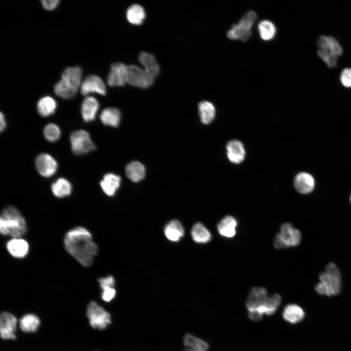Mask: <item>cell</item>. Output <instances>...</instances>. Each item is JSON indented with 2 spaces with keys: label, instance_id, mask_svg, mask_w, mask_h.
<instances>
[{
  "label": "cell",
  "instance_id": "obj_1",
  "mask_svg": "<svg viewBox=\"0 0 351 351\" xmlns=\"http://www.w3.org/2000/svg\"><path fill=\"white\" fill-rule=\"evenodd\" d=\"M64 243L67 251L82 265H92L98 252L97 245L92 241L91 233L85 228L77 227L68 231Z\"/></svg>",
  "mask_w": 351,
  "mask_h": 351
},
{
  "label": "cell",
  "instance_id": "obj_2",
  "mask_svg": "<svg viewBox=\"0 0 351 351\" xmlns=\"http://www.w3.org/2000/svg\"><path fill=\"white\" fill-rule=\"evenodd\" d=\"M0 231L2 234L20 238L27 232L26 222L16 208L9 206L2 212L0 218Z\"/></svg>",
  "mask_w": 351,
  "mask_h": 351
},
{
  "label": "cell",
  "instance_id": "obj_3",
  "mask_svg": "<svg viewBox=\"0 0 351 351\" xmlns=\"http://www.w3.org/2000/svg\"><path fill=\"white\" fill-rule=\"evenodd\" d=\"M81 78L80 67L67 68L62 73L61 79L55 86V93L65 99L73 98L80 87Z\"/></svg>",
  "mask_w": 351,
  "mask_h": 351
},
{
  "label": "cell",
  "instance_id": "obj_4",
  "mask_svg": "<svg viewBox=\"0 0 351 351\" xmlns=\"http://www.w3.org/2000/svg\"><path fill=\"white\" fill-rule=\"evenodd\" d=\"M320 282L315 290L321 295L332 296L337 295L341 289V278L340 271L333 263L327 265L325 272L319 275Z\"/></svg>",
  "mask_w": 351,
  "mask_h": 351
},
{
  "label": "cell",
  "instance_id": "obj_5",
  "mask_svg": "<svg viewBox=\"0 0 351 351\" xmlns=\"http://www.w3.org/2000/svg\"><path fill=\"white\" fill-rule=\"evenodd\" d=\"M257 18L255 12H248L236 24H234L227 33L229 39L247 41L252 35V28Z\"/></svg>",
  "mask_w": 351,
  "mask_h": 351
},
{
  "label": "cell",
  "instance_id": "obj_6",
  "mask_svg": "<svg viewBox=\"0 0 351 351\" xmlns=\"http://www.w3.org/2000/svg\"><path fill=\"white\" fill-rule=\"evenodd\" d=\"M301 240L300 231L289 223L283 224L280 232L276 234L274 240L276 249L294 247L298 245Z\"/></svg>",
  "mask_w": 351,
  "mask_h": 351
},
{
  "label": "cell",
  "instance_id": "obj_7",
  "mask_svg": "<svg viewBox=\"0 0 351 351\" xmlns=\"http://www.w3.org/2000/svg\"><path fill=\"white\" fill-rule=\"evenodd\" d=\"M87 316L90 325L100 330L105 329L111 322L110 314L94 301H91L87 306Z\"/></svg>",
  "mask_w": 351,
  "mask_h": 351
},
{
  "label": "cell",
  "instance_id": "obj_8",
  "mask_svg": "<svg viewBox=\"0 0 351 351\" xmlns=\"http://www.w3.org/2000/svg\"><path fill=\"white\" fill-rule=\"evenodd\" d=\"M70 142L73 152L77 155H84L96 149L89 133L85 130L73 132L70 136Z\"/></svg>",
  "mask_w": 351,
  "mask_h": 351
},
{
  "label": "cell",
  "instance_id": "obj_9",
  "mask_svg": "<svg viewBox=\"0 0 351 351\" xmlns=\"http://www.w3.org/2000/svg\"><path fill=\"white\" fill-rule=\"evenodd\" d=\"M155 78L144 68L134 65L129 66L128 83L133 86L148 88L153 84Z\"/></svg>",
  "mask_w": 351,
  "mask_h": 351
},
{
  "label": "cell",
  "instance_id": "obj_10",
  "mask_svg": "<svg viewBox=\"0 0 351 351\" xmlns=\"http://www.w3.org/2000/svg\"><path fill=\"white\" fill-rule=\"evenodd\" d=\"M128 68L122 63L113 64L107 78L108 84L112 87H118L128 83Z\"/></svg>",
  "mask_w": 351,
  "mask_h": 351
},
{
  "label": "cell",
  "instance_id": "obj_11",
  "mask_svg": "<svg viewBox=\"0 0 351 351\" xmlns=\"http://www.w3.org/2000/svg\"><path fill=\"white\" fill-rule=\"evenodd\" d=\"M35 165L39 173L44 177L52 176L58 169L56 160L46 153L39 154L36 158Z\"/></svg>",
  "mask_w": 351,
  "mask_h": 351
},
{
  "label": "cell",
  "instance_id": "obj_12",
  "mask_svg": "<svg viewBox=\"0 0 351 351\" xmlns=\"http://www.w3.org/2000/svg\"><path fill=\"white\" fill-rule=\"evenodd\" d=\"M80 92L83 95L91 93H96L105 95L106 89L103 80L98 76L91 75L87 76L81 82Z\"/></svg>",
  "mask_w": 351,
  "mask_h": 351
},
{
  "label": "cell",
  "instance_id": "obj_13",
  "mask_svg": "<svg viewBox=\"0 0 351 351\" xmlns=\"http://www.w3.org/2000/svg\"><path fill=\"white\" fill-rule=\"evenodd\" d=\"M269 296L267 290L264 288H252L246 303L248 311H258L265 305Z\"/></svg>",
  "mask_w": 351,
  "mask_h": 351
},
{
  "label": "cell",
  "instance_id": "obj_14",
  "mask_svg": "<svg viewBox=\"0 0 351 351\" xmlns=\"http://www.w3.org/2000/svg\"><path fill=\"white\" fill-rule=\"evenodd\" d=\"M17 319L11 313L2 312L0 317V332L3 339H15Z\"/></svg>",
  "mask_w": 351,
  "mask_h": 351
},
{
  "label": "cell",
  "instance_id": "obj_15",
  "mask_svg": "<svg viewBox=\"0 0 351 351\" xmlns=\"http://www.w3.org/2000/svg\"><path fill=\"white\" fill-rule=\"evenodd\" d=\"M227 155L229 160L233 163L241 162L245 156V150L242 143L237 140L229 141L226 146Z\"/></svg>",
  "mask_w": 351,
  "mask_h": 351
},
{
  "label": "cell",
  "instance_id": "obj_16",
  "mask_svg": "<svg viewBox=\"0 0 351 351\" xmlns=\"http://www.w3.org/2000/svg\"><path fill=\"white\" fill-rule=\"evenodd\" d=\"M294 185L299 193L302 194H309L314 187V180L310 174L301 172L295 176Z\"/></svg>",
  "mask_w": 351,
  "mask_h": 351
},
{
  "label": "cell",
  "instance_id": "obj_17",
  "mask_svg": "<svg viewBox=\"0 0 351 351\" xmlns=\"http://www.w3.org/2000/svg\"><path fill=\"white\" fill-rule=\"evenodd\" d=\"M318 49L332 53L338 57L342 55L343 49L338 41L330 36H321L317 40Z\"/></svg>",
  "mask_w": 351,
  "mask_h": 351
},
{
  "label": "cell",
  "instance_id": "obj_18",
  "mask_svg": "<svg viewBox=\"0 0 351 351\" xmlns=\"http://www.w3.org/2000/svg\"><path fill=\"white\" fill-rule=\"evenodd\" d=\"M99 108L98 101L93 97H86L81 105V115L84 121L89 122L93 120Z\"/></svg>",
  "mask_w": 351,
  "mask_h": 351
},
{
  "label": "cell",
  "instance_id": "obj_19",
  "mask_svg": "<svg viewBox=\"0 0 351 351\" xmlns=\"http://www.w3.org/2000/svg\"><path fill=\"white\" fill-rule=\"evenodd\" d=\"M121 183L119 176L112 173L105 175L100 182L103 191L108 196L114 195L119 188Z\"/></svg>",
  "mask_w": 351,
  "mask_h": 351
},
{
  "label": "cell",
  "instance_id": "obj_20",
  "mask_svg": "<svg viewBox=\"0 0 351 351\" xmlns=\"http://www.w3.org/2000/svg\"><path fill=\"white\" fill-rule=\"evenodd\" d=\"M8 252L14 257L22 258L28 252L29 245L26 241L20 238H14L6 245Z\"/></svg>",
  "mask_w": 351,
  "mask_h": 351
},
{
  "label": "cell",
  "instance_id": "obj_21",
  "mask_svg": "<svg viewBox=\"0 0 351 351\" xmlns=\"http://www.w3.org/2000/svg\"><path fill=\"white\" fill-rule=\"evenodd\" d=\"M237 222L235 218L231 215H227L223 217L217 224V231L222 236L231 238L234 236Z\"/></svg>",
  "mask_w": 351,
  "mask_h": 351
},
{
  "label": "cell",
  "instance_id": "obj_22",
  "mask_svg": "<svg viewBox=\"0 0 351 351\" xmlns=\"http://www.w3.org/2000/svg\"><path fill=\"white\" fill-rule=\"evenodd\" d=\"M138 60L144 69L150 74L155 78L158 76L160 71V67L153 55L142 52L139 55Z\"/></svg>",
  "mask_w": 351,
  "mask_h": 351
},
{
  "label": "cell",
  "instance_id": "obj_23",
  "mask_svg": "<svg viewBox=\"0 0 351 351\" xmlns=\"http://www.w3.org/2000/svg\"><path fill=\"white\" fill-rule=\"evenodd\" d=\"M164 234L171 241L177 242L183 236L184 229L179 221L173 220L168 222L164 228Z\"/></svg>",
  "mask_w": 351,
  "mask_h": 351
},
{
  "label": "cell",
  "instance_id": "obj_24",
  "mask_svg": "<svg viewBox=\"0 0 351 351\" xmlns=\"http://www.w3.org/2000/svg\"><path fill=\"white\" fill-rule=\"evenodd\" d=\"M282 315L284 320L289 323L295 324L304 318L305 312L300 306L295 304H289L285 307Z\"/></svg>",
  "mask_w": 351,
  "mask_h": 351
},
{
  "label": "cell",
  "instance_id": "obj_25",
  "mask_svg": "<svg viewBox=\"0 0 351 351\" xmlns=\"http://www.w3.org/2000/svg\"><path fill=\"white\" fill-rule=\"evenodd\" d=\"M100 118L105 125L117 127L121 119V113L116 108L109 107L104 109L100 115Z\"/></svg>",
  "mask_w": 351,
  "mask_h": 351
},
{
  "label": "cell",
  "instance_id": "obj_26",
  "mask_svg": "<svg viewBox=\"0 0 351 351\" xmlns=\"http://www.w3.org/2000/svg\"><path fill=\"white\" fill-rule=\"evenodd\" d=\"M125 173L131 181L137 182L144 178L145 175V168L140 162L132 161L126 166Z\"/></svg>",
  "mask_w": 351,
  "mask_h": 351
},
{
  "label": "cell",
  "instance_id": "obj_27",
  "mask_svg": "<svg viewBox=\"0 0 351 351\" xmlns=\"http://www.w3.org/2000/svg\"><path fill=\"white\" fill-rule=\"evenodd\" d=\"M198 112L200 120L204 124H208L214 119L215 109L212 103L208 101H202L198 104Z\"/></svg>",
  "mask_w": 351,
  "mask_h": 351
},
{
  "label": "cell",
  "instance_id": "obj_28",
  "mask_svg": "<svg viewBox=\"0 0 351 351\" xmlns=\"http://www.w3.org/2000/svg\"><path fill=\"white\" fill-rule=\"evenodd\" d=\"M191 235L194 241L198 243H206L211 239V234L201 223H195L191 230Z\"/></svg>",
  "mask_w": 351,
  "mask_h": 351
},
{
  "label": "cell",
  "instance_id": "obj_29",
  "mask_svg": "<svg viewBox=\"0 0 351 351\" xmlns=\"http://www.w3.org/2000/svg\"><path fill=\"white\" fill-rule=\"evenodd\" d=\"M144 8L138 4L130 6L126 11V18L131 24L138 25L141 24L145 18Z\"/></svg>",
  "mask_w": 351,
  "mask_h": 351
},
{
  "label": "cell",
  "instance_id": "obj_30",
  "mask_svg": "<svg viewBox=\"0 0 351 351\" xmlns=\"http://www.w3.org/2000/svg\"><path fill=\"white\" fill-rule=\"evenodd\" d=\"M57 108V103L52 97L46 96L41 98L37 104L38 113L42 117L53 114Z\"/></svg>",
  "mask_w": 351,
  "mask_h": 351
},
{
  "label": "cell",
  "instance_id": "obj_31",
  "mask_svg": "<svg viewBox=\"0 0 351 351\" xmlns=\"http://www.w3.org/2000/svg\"><path fill=\"white\" fill-rule=\"evenodd\" d=\"M51 190L56 196L63 197L71 194L72 186L68 180L64 178H60L52 184Z\"/></svg>",
  "mask_w": 351,
  "mask_h": 351
},
{
  "label": "cell",
  "instance_id": "obj_32",
  "mask_svg": "<svg viewBox=\"0 0 351 351\" xmlns=\"http://www.w3.org/2000/svg\"><path fill=\"white\" fill-rule=\"evenodd\" d=\"M40 321L37 316L33 314L24 315L20 320V326L24 332H35L38 328Z\"/></svg>",
  "mask_w": 351,
  "mask_h": 351
},
{
  "label": "cell",
  "instance_id": "obj_33",
  "mask_svg": "<svg viewBox=\"0 0 351 351\" xmlns=\"http://www.w3.org/2000/svg\"><path fill=\"white\" fill-rule=\"evenodd\" d=\"M258 30L260 38L265 41L272 39L276 34L275 25L268 20L261 21L258 23Z\"/></svg>",
  "mask_w": 351,
  "mask_h": 351
},
{
  "label": "cell",
  "instance_id": "obj_34",
  "mask_svg": "<svg viewBox=\"0 0 351 351\" xmlns=\"http://www.w3.org/2000/svg\"><path fill=\"white\" fill-rule=\"evenodd\" d=\"M281 302L280 295L274 293L269 296L265 305L257 311L263 315H272L276 311Z\"/></svg>",
  "mask_w": 351,
  "mask_h": 351
},
{
  "label": "cell",
  "instance_id": "obj_35",
  "mask_svg": "<svg viewBox=\"0 0 351 351\" xmlns=\"http://www.w3.org/2000/svg\"><path fill=\"white\" fill-rule=\"evenodd\" d=\"M184 345L188 348H191L197 351H207L208 344L191 334H187L184 337Z\"/></svg>",
  "mask_w": 351,
  "mask_h": 351
},
{
  "label": "cell",
  "instance_id": "obj_36",
  "mask_svg": "<svg viewBox=\"0 0 351 351\" xmlns=\"http://www.w3.org/2000/svg\"><path fill=\"white\" fill-rule=\"evenodd\" d=\"M43 135L48 141L55 142L59 139L60 136V131L57 125L54 123H49L44 127Z\"/></svg>",
  "mask_w": 351,
  "mask_h": 351
},
{
  "label": "cell",
  "instance_id": "obj_37",
  "mask_svg": "<svg viewBox=\"0 0 351 351\" xmlns=\"http://www.w3.org/2000/svg\"><path fill=\"white\" fill-rule=\"evenodd\" d=\"M317 54L329 68L336 66L338 57L336 55L321 49H318Z\"/></svg>",
  "mask_w": 351,
  "mask_h": 351
},
{
  "label": "cell",
  "instance_id": "obj_38",
  "mask_svg": "<svg viewBox=\"0 0 351 351\" xmlns=\"http://www.w3.org/2000/svg\"><path fill=\"white\" fill-rule=\"evenodd\" d=\"M340 79L344 86L351 88V68L344 69L341 73Z\"/></svg>",
  "mask_w": 351,
  "mask_h": 351
},
{
  "label": "cell",
  "instance_id": "obj_39",
  "mask_svg": "<svg viewBox=\"0 0 351 351\" xmlns=\"http://www.w3.org/2000/svg\"><path fill=\"white\" fill-rule=\"evenodd\" d=\"M116 294V291L113 287H107L102 289L101 297L104 301L109 302L114 298Z\"/></svg>",
  "mask_w": 351,
  "mask_h": 351
},
{
  "label": "cell",
  "instance_id": "obj_40",
  "mask_svg": "<svg viewBox=\"0 0 351 351\" xmlns=\"http://www.w3.org/2000/svg\"><path fill=\"white\" fill-rule=\"evenodd\" d=\"M98 282L102 290L107 287H113L115 284V279L113 276L109 275L105 277L100 278L98 279Z\"/></svg>",
  "mask_w": 351,
  "mask_h": 351
},
{
  "label": "cell",
  "instance_id": "obj_41",
  "mask_svg": "<svg viewBox=\"0 0 351 351\" xmlns=\"http://www.w3.org/2000/svg\"><path fill=\"white\" fill-rule=\"evenodd\" d=\"M59 1L58 0H41V3L45 9L52 10L56 7Z\"/></svg>",
  "mask_w": 351,
  "mask_h": 351
},
{
  "label": "cell",
  "instance_id": "obj_42",
  "mask_svg": "<svg viewBox=\"0 0 351 351\" xmlns=\"http://www.w3.org/2000/svg\"><path fill=\"white\" fill-rule=\"evenodd\" d=\"M6 126V124L4 115L1 112L0 115V130L1 132L5 128Z\"/></svg>",
  "mask_w": 351,
  "mask_h": 351
},
{
  "label": "cell",
  "instance_id": "obj_43",
  "mask_svg": "<svg viewBox=\"0 0 351 351\" xmlns=\"http://www.w3.org/2000/svg\"><path fill=\"white\" fill-rule=\"evenodd\" d=\"M183 351H197L195 350L191 349V348H187V349H185Z\"/></svg>",
  "mask_w": 351,
  "mask_h": 351
},
{
  "label": "cell",
  "instance_id": "obj_44",
  "mask_svg": "<svg viewBox=\"0 0 351 351\" xmlns=\"http://www.w3.org/2000/svg\"></svg>",
  "mask_w": 351,
  "mask_h": 351
}]
</instances>
